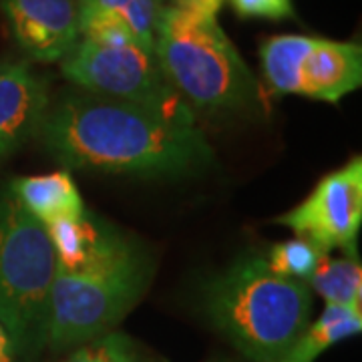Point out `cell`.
Returning <instances> with one entry per match:
<instances>
[{"label": "cell", "mask_w": 362, "mask_h": 362, "mask_svg": "<svg viewBox=\"0 0 362 362\" xmlns=\"http://www.w3.org/2000/svg\"><path fill=\"white\" fill-rule=\"evenodd\" d=\"M362 330V314L342 306L326 304L324 314L294 340L276 362H314L324 350Z\"/></svg>", "instance_id": "cell-14"}, {"label": "cell", "mask_w": 362, "mask_h": 362, "mask_svg": "<svg viewBox=\"0 0 362 362\" xmlns=\"http://www.w3.org/2000/svg\"><path fill=\"white\" fill-rule=\"evenodd\" d=\"M47 151L66 168L181 177L214 161L206 135L141 105L69 90L40 125Z\"/></svg>", "instance_id": "cell-1"}, {"label": "cell", "mask_w": 362, "mask_h": 362, "mask_svg": "<svg viewBox=\"0 0 362 362\" xmlns=\"http://www.w3.org/2000/svg\"><path fill=\"white\" fill-rule=\"evenodd\" d=\"M226 0H171V6H177L183 11H192L199 14H211L216 16Z\"/></svg>", "instance_id": "cell-19"}, {"label": "cell", "mask_w": 362, "mask_h": 362, "mask_svg": "<svg viewBox=\"0 0 362 362\" xmlns=\"http://www.w3.org/2000/svg\"><path fill=\"white\" fill-rule=\"evenodd\" d=\"M156 54L169 85L192 111L230 113L259 101V83L216 16L163 6Z\"/></svg>", "instance_id": "cell-3"}, {"label": "cell", "mask_w": 362, "mask_h": 362, "mask_svg": "<svg viewBox=\"0 0 362 362\" xmlns=\"http://www.w3.org/2000/svg\"><path fill=\"white\" fill-rule=\"evenodd\" d=\"M11 192L45 226L65 220H81L87 214L77 185L66 171L21 177L13 181Z\"/></svg>", "instance_id": "cell-12"}, {"label": "cell", "mask_w": 362, "mask_h": 362, "mask_svg": "<svg viewBox=\"0 0 362 362\" xmlns=\"http://www.w3.org/2000/svg\"><path fill=\"white\" fill-rule=\"evenodd\" d=\"M49 111V90L26 61L0 63V156L18 149L35 133Z\"/></svg>", "instance_id": "cell-10"}, {"label": "cell", "mask_w": 362, "mask_h": 362, "mask_svg": "<svg viewBox=\"0 0 362 362\" xmlns=\"http://www.w3.org/2000/svg\"><path fill=\"white\" fill-rule=\"evenodd\" d=\"M233 11L244 18H270L282 21L294 16L292 0H230Z\"/></svg>", "instance_id": "cell-18"}, {"label": "cell", "mask_w": 362, "mask_h": 362, "mask_svg": "<svg viewBox=\"0 0 362 362\" xmlns=\"http://www.w3.org/2000/svg\"><path fill=\"white\" fill-rule=\"evenodd\" d=\"M262 71L274 93L338 103L362 85V49L356 42L276 35L259 47Z\"/></svg>", "instance_id": "cell-7"}, {"label": "cell", "mask_w": 362, "mask_h": 362, "mask_svg": "<svg viewBox=\"0 0 362 362\" xmlns=\"http://www.w3.org/2000/svg\"><path fill=\"white\" fill-rule=\"evenodd\" d=\"M51 235L57 266L66 270H83L111 258L129 242L111 226L85 214L81 220L57 221L47 226Z\"/></svg>", "instance_id": "cell-11"}, {"label": "cell", "mask_w": 362, "mask_h": 362, "mask_svg": "<svg viewBox=\"0 0 362 362\" xmlns=\"http://www.w3.org/2000/svg\"><path fill=\"white\" fill-rule=\"evenodd\" d=\"M65 362H141V352L125 334L107 332L85 342Z\"/></svg>", "instance_id": "cell-17"}, {"label": "cell", "mask_w": 362, "mask_h": 362, "mask_svg": "<svg viewBox=\"0 0 362 362\" xmlns=\"http://www.w3.org/2000/svg\"><path fill=\"white\" fill-rule=\"evenodd\" d=\"M16 45L40 63L63 61L78 42L75 0H0Z\"/></svg>", "instance_id": "cell-9"}, {"label": "cell", "mask_w": 362, "mask_h": 362, "mask_svg": "<svg viewBox=\"0 0 362 362\" xmlns=\"http://www.w3.org/2000/svg\"><path fill=\"white\" fill-rule=\"evenodd\" d=\"M78 21L101 18L123 25L143 49L156 51L161 0H75Z\"/></svg>", "instance_id": "cell-13"}, {"label": "cell", "mask_w": 362, "mask_h": 362, "mask_svg": "<svg viewBox=\"0 0 362 362\" xmlns=\"http://www.w3.org/2000/svg\"><path fill=\"white\" fill-rule=\"evenodd\" d=\"M308 286L326 300V304L361 312L362 268L356 254H346L344 258L324 256Z\"/></svg>", "instance_id": "cell-15"}, {"label": "cell", "mask_w": 362, "mask_h": 362, "mask_svg": "<svg viewBox=\"0 0 362 362\" xmlns=\"http://www.w3.org/2000/svg\"><path fill=\"white\" fill-rule=\"evenodd\" d=\"M57 254L47 226L8 189L0 195V322L16 356L45 346Z\"/></svg>", "instance_id": "cell-5"}, {"label": "cell", "mask_w": 362, "mask_h": 362, "mask_svg": "<svg viewBox=\"0 0 362 362\" xmlns=\"http://www.w3.org/2000/svg\"><path fill=\"white\" fill-rule=\"evenodd\" d=\"M161 2H163V0H161Z\"/></svg>", "instance_id": "cell-21"}, {"label": "cell", "mask_w": 362, "mask_h": 362, "mask_svg": "<svg viewBox=\"0 0 362 362\" xmlns=\"http://www.w3.org/2000/svg\"><path fill=\"white\" fill-rule=\"evenodd\" d=\"M14 358H16V350H14L13 340L0 322V362H14Z\"/></svg>", "instance_id": "cell-20"}, {"label": "cell", "mask_w": 362, "mask_h": 362, "mask_svg": "<svg viewBox=\"0 0 362 362\" xmlns=\"http://www.w3.org/2000/svg\"><path fill=\"white\" fill-rule=\"evenodd\" d=\"M324 256H328L320 247H316L304 238H294L282 244H276L270 254L266 256V262L272 272H276L282 278L298 280L308 286L310 276L316 272L318 264Z\"/></svg>", "instance_id": "cell-16"}, {"label": "cell", "mask_w": 362, "mask_h": 362, "mask_svg": "<svg viewBox=\"0 0 362 362\" xmlns=\"http://www.w3.org/2000/svg\"><path fill=\"white\" fill-rule=\"evenodd\" d=\"M298 238L330 254H356L362 223V161L352 157L344 168L328 173L300 206L278 218Z\"/></svg>", "instance_id": "cell-8"}, {"label": "cell", "mask_w": 362, "mask_h": 362, "mask_svg": "<svg viewBox=\"0 0 362 362\" xmlns=\"http://www.w3.org/2000/svg\"><path fill=\"white\" fill-rule=\"evenodd\" d=\"M149 278V258L133 242L83 270L57 266L47 306L45 344L63 350L111 332L145 294Z\"/></svg>", "instance_id": "cell-4"}, {"label": "cell", "mask_w": 362, "mask_h": 362, "mask_svg": "<svg viewBox=\"0 0 362 362\" xmlns=\"http://www.w3.org/2000/svg\"><path fill=\"white\" fill-rule=\"evenodd\" d=\"M211 324L250 362H276L308 326L310 288L270 270L266 256H244L204 288Z\"/></svg>", "instance_id": "cell-2"}, {"label": "cell", "mask_w": 362, "mask_h": 362, "mask_svg": "<svg viewBox=\"0 0 362 362\" xmlns=\"http://www.w3.org/2000/svg\"><path fill=\"white\" fill-rule=\"evenodd\" d=\"M61 71L78 89L141 105L177 123L195 125V113L169 85L156 51L83 39L66 52Z\"/></svg>", "instance_id": "cell-6"}]
</instances>
